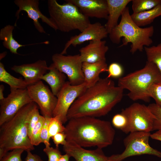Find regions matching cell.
I'll use <instances>...</instances> for the list:
<instances>
[{
  "label": "cell",
  "instance_id": "f546056e",
  "mask_svg": "<svg viewBox=\"0 0 161 161\" xmlns=\"http://www.w3.org/2000/svg\"><path fill=\"white\" fill-rule=\"evenodd\" d=\"M149 97L153 98L155 101V104L161 107V82L153 83L148 89Z\"/></svg>",
  "mask_w": 161,
  "mask_h": 161
},
{
  "label": "cell",
  "instance_id": "44dd1931",
  "mask_svg": "<svg viewBox=\"0 0 161 161\" xmlns=\"http://www.w3.org/2000/svg\"><path fill=\"white\" fill-rule=\"evenodd\" d=\"M49 72L41 78L50 86L51 91L57 97L66 83V77L64 73L61 72L51 64L49 66Z\"/></svg>",
  "mask_w": 161,
  "mask_h": 161
},
{
  "label": "cell",
  "instance_id": "4dcf8cb0",
  "mask_svg": "<svg viewBox=\"0 0 161 161\" xmlns=\"http://www.w3.org/2000/svg\"><path fill=\"white\" fill-rule=\"evenodd\" d=\"M148 106L155 117L153 131L161 130V107L158 106L155 103H151Z\"/></svg>",
  "mask_w": 161,
  "mask_h": 161
},
{
  "label": "cell",
  "instance_id": "74e56055",
  "mask_svg": "<svg viewBox=\"0 0 161 161\" xmlns=\"http://www.w3.org/2000/svg\"><path fill=\"white\" fill-rule=\"evenodd\" d=\"M27 155L25 161H43L39 156L38 155L32 154L31 151H27Z\"/></svg>",
  "mask_w": 161,
  "mask_h": 161
},
{
  "label": "cell",
  "instance_id": "ab89813d",
  "mask_svg": "<svg viewBox=\"0 0 161 161\" xmlns=\"http://www.w3.org/2000/svg\"><path fill=\"white\" fill-rule=\"evenodd\" d=\"M70 157L69 156L66 154L62 155L58 161H69Z\"/></svg>",
  "mask_w": 161,
  "mask_h": 161
},
{
  "label": "cell",
  "instance_id": "e575fe53",
  "mask_svg": "<svg viewBox=\"0 0 161 161\" xmlns=\"http://www.w3.org/2000/svg\"><path fill=\"white\" fill-rule=\"evenodd\" d=\"M51 118L45 117V120L41 131V143L44 144L45 145H50V138L49 135V125Z\"/></svg>",
  "mask_w": 161,
  "mask_h": 161
},
{
  "label": "cell",
  "instance_id": "836d02e7",
  "mask_svg": "<svg viewBox=\"0 0 161 161\" xmlns=\"http://www.w3.org/2000/svg\"><path fill=\"white\" fill-rule=\"evenodd\" d=\"M43 151L48 156V161H58L62 155L58 147L54 148L50 145H45Z\"/></svg>",
  "mask_w": 161,
  "mask_h": 161
},
{
  "label": "cell",
  "instance_id": "30bf717a",
  "mask_svg": "<svg viewBox=\"0 0 161 161\" xmlns=\"http://www.w3.org/2000/svg\"><path fill=\"white\" fill-rule=\"evenodd\" d=\"M86 83L73 85L66 81L57 97V102L53 113V117H57L63 124L68 121L67 114L75 100L87 89Z\"/></svg>",
  "mask_w": 161,
  "mask_h": 161
},
{
  "label": "cell",
  "instance_id": "6da1fadb",
  "mask_svg": "<svg viewBox=\"0 0 161 161\" xmlns=\"http://www.w3.org/2000/svg\"><path fill=\"white\" fill-rule=\"evenodd\" d=\"M123 90L115 86L114 82L109 78H100L75 100L68 111V120L83 117H97L106 115L122 100Z\"/></svg>",
  "mask_w": 161,
  "mask_h": 161
},
{
  "label": "cell",
  "instance_id": "7a4b0ae2",
  "mask_svg": "<svg viewBox=\"0 0 161 161\" xmlns=\"http://www.w3.org/2000/svg\"><path fill=\"white\" fill-rule=\"evenodd\" d=\"M68 121L64 132L66 141L83 147L96 146L102 149L113 142L115 131L108 121L85 116Z\"/></svg>",
  "mask_w": 161,
  "mask_h": 161
},
{
  "label": "cell",
  "instance_id": "7bdbcfd3",
  "mask_svg": "<svg viewBox=\"0 0 161 161\" xmlns=\"http://www.w3.org/2000/svg\"><path fill=\"white\" fill-rule=\"evenodd\" d=\"M7 53L6 52H4L3 53L0 54V59L1 60L3 58H4L7 55Z\"/></svg>",
  "mask_w": 161,
  "mask_h": 161
},
{
  "label": "cell",
  "instance_id": "484cf974",
  "mask_svg": "<svg viewBox=\"0 0 161 161\" xmlns=\"http://www.w3.org/2000/svg\"><path fill=\"white\" fill-rule=\"evenodd\" d=\"M133 13H138L151 10L161 3V0H133Z\"/></svg>",
  "mask_w": 161,
  "mask_h": 161
},
{
  "label": "cell",
  "instance_id": "603a6c76",
  "mask_svg": "<svg viewBox=\"0 0 161 161\" xmlns=\"http://www.w3.org/2000/svg\"><path fill=\"white\" fill-rule=\"evenodd\" d=\"M160 16L161 3L149 10L138 13H133L131 15L133 21L140 27L151 24L155 18Z\"/></svg>",
  "mask_w": 161,
  "mask_h": 161
},
{
  "label": "cell",
  "instance_id": "52a82bcc",
  "mask_svg": "<svg viewBox=\"0 0 161 161\" xmlns=\"http://www.w3.org/2000/svg\"><path fill=\"white\" fill-rule=\"evenodd\" d=\"M150 132H131L123 140L125 149L120 154L109 157V161H122L132 156L144 154L153 155L161 158V152L150 146L149 143Z\"/></svg>",
  "mask_w": 161,
  "mask_h": 161
},
{
  "label": "cell",
  "instance_id": "8fae6325",
  "mask_svg": "<svg viewBox=\"0 0 161 161\" xmlns=\"http://www.w3.org/2000/svg\"><path fill=\"white\" fill-rule=\"evenodd\" d=\"M10 90L7 96L0 100V126L12 118L24 106L32 102L27 88Z\"/></svg>",
  "mask_w": 161,
  "mask_h": 161
},
{
  "label": "cell",
  "instance_id": "ba28073f",
  "mask_svg": "<svg viewBox=\"0 0 161 161\" xmlns=\"http://www.w3.org/2000/svg\"><path fill=\"white\" fill-rule=\"evenodd\" d=\"M121 112L126 116L128 120L127 134L153 131L155 117L148 106L135 103L122 109Z\"/></svg>",
  "mask_w": 161,
  "mask_h": 161
},
{
  "label": "cell",
  "instance_id": "f35d334b",
  "mask_svg": "<svg viewBox=\"0 0 161 161\" xmlns=\"http://www.w3.org/2000/svg\"><path fill=\"white\" fill-rule=\"evenodd\" d=\"M150 137L153 139L161 141V130H157L152 134H151Z\"/></svg>",
  "mask_w": 161,
  "mask_h": 161
},
{
  "label": "cell",
  "instance_id": "7402d4cb",
  "mask_svg": "<svg viewBox=\"0 0 161 161\" xmlns=\"http://www.w3.org/2000/svg\"><path fill=\"white\" fill-rule=\"evenodd\" d=\"M14 26L8 24L2 28L0 31V40L3 41V45L4 47L9 49L11 52L15 54H19L17 50L19 48L25 46L33 44H47V41L38 43L23 45L19 43L13 38V32Z\"/></svg>",
  "mask_w": 161,
  "mask_h": 161
},
{
  "label": "cell",
  "instance_id": "60d3db41",
  "mask_svg": "<svg viewBox=\"0 0 161 161\" xmlns=\"http://www.w3.org/2000/svg\"><path fill=\"white\" fill-rule=\"evenodd\" d=\"M4 89V86L3 84L0 85V100H2L5 97H4L3 92Z\"/></svg>",
  "mask_w": 161,
  "mask_h": 161
},
{
  "label": "cell",
  "instance_id": "d6a6232c",
  "mask_svg": "<svg viewBox=\"0 0 161 161\" xmlns=\"http://www.w3.org/2000/svg\"><path fill=\"white\" fill-rule=\"evenodd\" d=\"M24 150L21 148L14 149L7 154L0 160V161H23L21 155Z\"/></svg>",
  "mask_w": 161,
  "mask_h": 161
},
{
  "label": "cell",
  "instance_id": "d590c367",
  "mask_svg": "<svg viewBox=\"0 0 161 161\" xmlns=\"http://www.w3.org/2000/svg\"><path fill=\"white\" fill-rule=\"evenodd\" d=\"M40 116L38 106H37L34 109L28 123V132L29 138L33 129L38 120Z\"/></svg>",
  "mask_w": 161,
  "mask_h": 161
},
{
  "label": "cell",
  "instance_id": "83f0119b",
  "mask_svg": "<svg viewBox=\"0 0 161 161\" xmlns=\"http://www.w3.org/2000/svg\"><path fill=\"white\" fill-rule=\"evenodd\" d=\"M112 123L115 128L127 134L128 122L126 116L121 113L117 114L113 117Z\"/></svg>",
  "mask_w": 161,
  "mask_h": 161
},
{
  "label": "cell",
  "instance_id": "ffe728a7",
  "mask_svg": "<svg viewBox=\"0 0 161 161\" xmlns=\"http://www.w3.org/2000/svg\"><path fill=\"white\" fill-rule=\"evenodd\" d=\"M108 7L107 21L104 26L109 34L118 25V19L131 0H106Z\"/></svg>",
  "mask_w": 161,
  "mask_h": 161
},
{
  "label": "cell",
  "instance_id": "3957f363",
  "mask_svg": "<svg viewBox=\"0 0 161 161\" xmlns=\"http://www.w3.org/2000/svg\"><path fill=\"white\" fill-rule=\"evenodd\" d=\"M38 105L32 102L21 108L0 128V148L8 151L16 148L24 151L34 149L28 135L29 120Z\"/></svg>",
  "mask_w": 161,
  "mask_h": 161
},
{
  "label": "cell",
  "instance_id": "e0dca14e",
  "mask_svg": "<svg viewBox=\"0 0 161 161\" xmlns=\"http://www.w3.org/2000/svg\"><path fill=\"white\" fill-rule=\"evenodd\" d=\"M76 6L85 16L89 17L107 19L108 16L106 0H66Z\"/></svg>",
  "mask_w": 161,
  "mask_h": 161
},
{
  "label": "cell",
  "instance_id": "d4e9b609",
  "mask_svg": "<svg viewBox=\"0 0 161 161\" xmlns=\"http://www.w3.org/2000/svg\"><path fill=\"white\" fill-rule=\"evenodd\" d=\"M147 61L155 64L161 73V43L156 46L145 47Z\"/></svg>",
  "mask_w": 161,
  "mask_h": 161
},
{
  "label": "cell",
  "instance_id": "9a60e30c",
  "mask_svg": "<svg viewBox=\"0 0 161 161\" xmlns=\"http://www.w3.org/2000/svg\"><path fill=\"white\" fill-rule=\"evenodd\" d=\"M11 69L22 75L29 86L41 80L49 70V67L46 61L39 60L33 63L14 65Z\"/></svg>",
  "mask_w": 161,
  "mask_h": 161
},
{
  "label": "cell",
  "instance_id": "7c38bea8",
  "mask_svg": "<svg viewBox=\"0 0 161 161\" xmlns=\"http://www.w3.org/2000/svg\"><path fill=\"white\" fill-rule=\"evenodd\" d=\"M33 102L39 107L44 117H52L57 102V97L41 80L27 88Z\"/></svg>",
  "mask_w": 161,
  "mask_h": 161
},
{
  "label": "cell",
  "instance_id": "cb8c5ba5",
  "mask_svg": "<svg viewBox=\"0 0 161 161\" xmlns=\"http://www.w3.org/2000/svg\"><path fill=\"white\" fill-rule=\"evenodd\" d=\"M0 81L9 85L10 89H26L28 84L24 79L16 78L7 72L4 65L0 62Z\"/></svg>",
  "mask_w": 161,
  "mask_h": 161
},
{
  "label": "cell",
  "instance_id": "5b68a950",
  "mask_svg": "<svg viewBox=\"0 0 161 161\" xmlns=\"http://www.w3.org/2000/svg\"><path fill=\"white\" fill-rule=\"evenodd\" d=\"M161 82V73L156 65L147 61L143 68L118 79V86L129 92L127 95L133 101L140 100L149 102L148 89L153 83Z\"/></svg>",
  "mask_w": 161,
  "mask_h": 161
},
{
  "label": "cell",
  "instance_id": "8d00e7d4",
  "mask_svg": "<svg viewBox=\"0 0 161 161\" xmlns=\"http://www.w3.org/2000/svg\"><path fill=\"white\" fill-rule=\"evenodd\" d=\"M52 138L56 147H58L60 144L64 145L66 143V135L64 133H58Z\"/></svg>",
  "mask_w": 161,
  "mask_h": 161
},
{
  "label": "cell",
  "instance_id": "8992f818",
  "mask_svg": "<svg viewBox=\"0 0 161 161\" xmlns=\"http://www.w3.org/2000/svg\"><path fill=\"white\" fill-rule=\"evenodd\" d=\"M47 5L50 18L61 32L78 30L81 32L91 23L89 18L71 3L60 4L56 0H48Z\"/></svg>",
  "mask_w": 161,
  "mask_h": 161
},
{
  "label": "cell",
  "instance_id": "4fadbf2b",
  "mask_svg": "<svg viewBox=\"0 0 161 161\" xmlns=\"http://www.w3.org/2000/svg\"><path fill=\"white\" fill-rule=\"evenodd\" d=\"M14 3L18 7L15 14L17 18L14 24L15 26H16V22L19 18L20 12L24 11L27 13L28 17L33 20L35 27L39 32L47 34L39 23V19H41L43 22L47 24L55 31L58 30L52 19L43 15L41 12L39 8L38 0H15Z\"/></svg>",
  "mask_w": 161,
  "mask_h": 161
},
{
  "label": "cell",
  "instance_id": "b9f144b4",
  "mask_svg": "<svg viewBox=\"0 0 161 161\" xmlns=\"http://www.w3.org/2000/svg\"><path fill=\"white\" fill-rule=\"evenodd\" d=\"M8 152L4 149L0 148V160Z\"/></svg>",
  "mask_w": 161,
  "mask_h": 161
},
{
  "label": "cell",
  "instance_id": "5bb4252c",
  "mask_svg": "<svg viewBox=\"0 0 161 161\" xmlns=\"http://www.w3.org/2000/svg\"><path fill=\"white\" fill-rule=\"evenodd\" d=\"M108 34L104 25L100 22L90 23L80 34L70 38L61 54L64 55L66 54L67 49L71 45L75 47L87 41L101 40L106 38Z\"/></svg>",
  "mask_w": 161,
  "mask_h": 161
},
{
  "label": "cell",
  "instance_id": "1f68e13d",
  "mask_svg": "<svg viewBox=\"0 0 161 161\" xmlns=\"http://www.w3.org/2000/svg\"><path fill=\"white\" fill-rule=\"evenodd\" d=\"M124 71L123 68L120 64L117 62L112 63L108 66L107 77L119 79L122 77Z\"/></svg>",
  "mask_w": 161,
  "mask_h": 161
},
{
  "label": "cell",
  "instance_id": "277c9868",
  "mask_svg": "<svg viewBox=\"0 0 161 161\" xmlns=\"http://www.w3.org/2000/svg\"><path fill=\"white\" fill-rule=\"evenodd\" d=\"M121 16L119 23L109 34L111 41L118 44L123 37V43L120 47L131 43L130 51L132 54L137 50L142 52L145 47H149L153 42L151 38L154 33L153 26L143 28L138 26L132 19L128 7L124 10Z\"/></svg>",
  "mask_w": 161,
  "mask_h": 161
},
{
  "label": "cell",
  "instance_id": "ac0fdd59",
  "mask_svg": "<svg viewBox=\"0 0 161 161\" xmlns=\"http://www.w3.org/2000/svg\"><path fill=\"white\" fill-rule=\"evenodd\" d=\"M105 41H91L79 49L81 60L83 62L92 63L106 61V54L109 50Z\"/></svg>",
  "mask_w": 161,
  "mask_h": 161
},
{
  "label": "cell",
  "instance_id": "d6986e66",
  "mask_svg": "<svg viewBox=\"0 0 161 161\" xmlns=\"http://www.w3.org/2000/svg\"><path fill=\"white\" fill-rule=\"evenodd\" d=\"M106 61L89 63L83 62L82 69L84 77V83L87 88L95 85L100 79L101 73L107 71Z\"/></svg>",
  "mask_w": 161,
  "mask_h": 161
},
{
  "label": "cell",
  "instance_id": "2e32d148",
  "mask_svg": "<svg viewBox=\"0 0 161 161\" xmlns=\"http://www.w3.org/2000/svg\"><path fill=\"white\" fill-rule=\"evenodd\" d=\"M63 150L76 161H109V157L106 156L102 149L87 150L74 142L66 141L63 145Z\"/></svg>",
  "mask_w": 161,
  "mask_h": 161
},
{
  "label": "cell",
  "instance_id": "4316f807",
  "mask_svg": "<svg viewBox=\"0 0 161 161\" xmlns=\"http://www.w3.org/2000/svg\"><path fill=\"white\" fill-rule=\"evenodd\" d=\"M45 120V117L40 115L36 125L33 129L30 138L31 144L37 146L41 143V131Z\"/></svg>",
  "mask_w": 161,
  "mask_h": 161
},
{
  "label": "cell",
  "instance_id": "f1b7e54d",
  "mask_svg": "<svg viewBox=\"0 0 161 161\" xmlns=\"http://www.w3.org/2000/svg\"><path fill=\"white\" fill-rule=\"evenodd\" d=\"M65 126L57 117H52L50 119L49 125V135L52 138L58 133H64Z\"/></svg>",
  "mask_w": 161,
  "mask_h": 161
},
{
  "label": "cell",
  "instance_id": "9c48e42d",
  "mask_svg": "<svg viewBox=\"0 0 161 161\" xmlns=\"http://www.w3.org/2000/svg\"><path fill=\"white\" fill-rule=\"evenodd\" d=\"M52 65L67 76L73 85H78L84 82L82 62L80 54L64 55L55 53L52 57Z\"/></svg>",
  "mask_w": 161,
  "mask_h": 161
}]
</instances>
